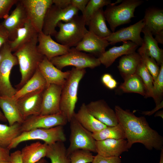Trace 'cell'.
<instances>
[{
  "label": "cell",
  "instance_id": "6da1fadb",
  "mask_svg": "<svg viewBox=\"0 0 163 163\" xmlns=\"http://www.w3.org/2000/svg\"><path fill=\"white\" fill-rule=\"evenodd\" d=\"M114 111L118 122L124 131L128 146L130 149L136 143L142 144L148 149H163V138L152 129L144 117H137L129 110H124L118 105Z\"/></svg>",
  "mask_w": 163,
  "mask_h": 163
},
{
  "label": "cell",
  "instance_id": "7a4b0ae2",
  "mask_svg": "<svg viewBox=\"0 0 163 163\" xmlns=\"http://www.w3.org/2000/svg\"><path fill=\"white\" fill-rule=\"evenodd\" d=\"M37 43L38 37L20 47L13 53L17 58L21 75V81L16 86L17 90L33 75L39 63L45 57L38 50Z\"/></svg>",
  "mask_w": 163,
  "mask_h": 163
},
{
  "label": "cell",
  "instance_id": "3957f363",
  "mask_svg": "<svg viewBox=\"0 0 163 163\" xmlns=\"http://www.w3.org/2000/svg\"><path fill=\"white\" fill-rule=\"evenodd\" d=\"M86 71L85 69L73 67L65 82L62 86L60 109V112L70 122L75 113V105L78 101V91L80 81Z\"/></svg>",
  "mask_w": 163,
  "mask_h": 163
},
{
  "label": "cell",
  "instance_id": "277c9868",
  "mask_svg": "<svg viewBox=\"0 0 163 163\" xmlns=\"http://www.w3.org/2000/svg\"><path fill=\"white\" fill-rule=\"evenodd\" d=\"M141 0H123L116 5V2L107 6L104 11L106 21L108 23L112 32L121 25L129 23L132 18L134 17L136 8L142 5Z\"/></svg>",
  "mask_w": 163,
  "mask_h": 163
},
{
  "label": "cell",
  "instance_id": "5b68a950",
  "mask_svg": "<svg viewBox=\"0 0 163 163\" xmlns=\"http://www.w3.org/2000/svg\"><path fill=\"white\" fill-rule=\"evenodd\" d=\"M82 15H76L66 22L57 24L59 31L54 36L59 43L69 48L76 46L88 31Z\"/></svg>",
  "mask_w": 163,
  "mask_h": 163
},
{
  "label": "cell",
  "instance_id": "8992f818",
  "mask_svg": "<svg viewBox=\"0 0 163 163\" xmlns=\"http://www.w3.org/2000/svg\"><path fill=\"white\" fill-rule=\"evenodd\" d=\"M12 52L8 42L0 49V96L11 97L17 91L12 86L10 80L12 68L18 64L17 57Z\"/></svg>",
  "mask_w": 163,
  "mask_h": 163
},
{
  "label": "cell",
  "instance_id": "52a82bcc",
  "mask_svg": "<svg viewBox=\"0 0 163 163\" xmlns=\"http://www.w3.org/2000/svg\"><path fill=\"white\" fill-rule=\"evenodd\" d=\"M31 140H40L48 145L57 142L66 140L63 126H59L49 129L37 128L23 132L15 138L8 149L16 148L22 142Z\"/></svg>",
  "mask_w": 163,
  "mask_h": 163
},
{
  "label": "cell",
  "instance_id": "ba28073f",
  "mask_svg": "<svg viewBox=\"0 0 163 163\" xmlns=\"http://www.w3.org/2000/svg\"><path fill=\"white\" fill-rule=\"evenodd\" d=\"M50 61L61 70L68 66H72L79 69H93L101 64L98 58L79 51L74 47L70 48L66 54L54 57Z\"/></svg>",
  "mask_w": 163,
  "mask_h": 163
},
{
  "label": "cell",
  "instance_id": "9c48e42d",
  "mask_svg": "<svg viewBox=\"0 0 163 163\" xmlns=\"http://www.w3.org/2000/svg\"><path fill=\"white\" fill-rule=\"evenodd\" d=\"M70 122V143L67 149L68 155L79 149L96 152V140L92 136V133L83 127L74 116Z\"/></svg>",
  "mask_w": 163,
  "mask_h": 163
},
{
  "label": "cell",
  "instance_id": "30bf717a",
  "mask_svg": "<svg viewBox=\"0 0 163 163\" xmlns=\"http://www.w3.org/2000/svg\"><path fill=\"white\" fill-rule=\"evenodd\" d=\"M78 10L71 5L64 9L52 5L48 9L44 21L42 32L47 35L55 36L56 28L60 21L66 22L78 15Z\"/></svg>",
  "mask_w": 163,
  "mask_h": 163
},
{
  "label": "cell",
  "instance_id": "8fae6325",
  "mask_svg": "<svg viewBox=\"0 0 163 163\" xmlns=\"http://www.w3.org/2000/svg\"><path fill=\"white\" fill-rule=\"evenodd\" d=\"M28 20L38 33L42 31L44 19L53 0H21Z\"/></svg>",
  "mask_w": 163,
  "mask_h": 163
},
{
  "label": "cell",
  "instance_id": "7c38bea8",
  "mask_svg": "<svg viewBox=\"0 0 163 163\" xmlns=\"http://www.w3.org/2000/svg\"><path fill=\"white\" fill-rule=\"evenodd\" d=\"M68 122L66 117L61 112L57 114L30 116L21 124L22 132L37 128L49 129L58 126H64Z\"/></svg>",
  "mask_w": 163,
  "mask_h": 163
},
{
  "label": "cell",
  "instance_id": "4fadbf2b",
  "mask_svg": "<svg viewBox=\"0 0 163 163\" xmlns=\"http://www.w3.org/2000/svg\"><path fill=\"white\" fill-rule=\"evenodd\" d=\"M144 26L142 19L129 26L112 32L108 37L104 38L112 45L121 42L130 41L138 46H141L143 40L140 34Z\"/></svg>",
  "mask_w": 163,
  "mask_h": 163
},
{
  "label": "cell",
  "instance_id": "5bb4252c",
  "mask_svg": "<svg viewBox=\"0 0 163 163\" xmlns=\"http://www.w3.org/2000/svg\"><path fill=\"white\" fill-rule=\"evenodd\" d=\"M62 86L52 84L43 92L40 114L49 115L60 112V103Z\"/></svg>",
  "mask_w": 163,
  "mask_h": 163
},
{
  "label": "cell",
  "instance_id": "9a60e30c",
  "mask_svg": "<svg viewBox=\"0 0 163 163\" xmlns=\"http://www.w3.org/2000/svg\"><path fill=\"white\" fill-rule=\"evenodd\" d=\"M89 113L97 120L107 126L118 124L114 110L103 100L92 101L86 104Z\"/></svg>",
  "mask_w": 163,
  "mask_h": 163
},
{
  "label": "cell",
  "instance_id": "2e32d148",
  "mask_svg": "<svg viewBox=\"0 0 163 163\" xmlns=\"http://www.w3.org/2000/svg\"><path fill=\"white\" fill-rule=\"evenodd\" d=\"M43 91L29 93L16 100L19 110L24 120L30 116L40 114Z\"/></svg>",
  "mask_w": 163,
  "mask_h": 163
},
{
  "label": "cell",
  "instance_id": "e0dca14e",
  "mask_svg": "<svg viewBox=\"0 0 163 163\" xmlns=\"http://www.w3.org/2000/svg\"><path fill=\"white\" fill-rule=\"evenodd\" d=\"M38 50L42 55L50 60L52 58L67 53L70 48L54 41L50 35L42 31L38 33Z\"/></svg>",
  "mask_w": 163,
  "mask_h": 163
},
{
  "label": "cell",
  "instance_id": "ac0fdd59",
  "mask_svg": "<svg viewBox=\"0 0 163 163\" xmlns=\"http://www.w3.org/2000/svg\"><path fill=\"white\" fill-rule=\"evenodd\" d=\"M16 4V7L11 14L1 23L9 34V40H12L16 38L18 30L23 27L28 20L20 0H18Z\"/></svg>",
  "mask_w": 163,
  "mask_h": 163
},
{
  "label": "cell",
  "instance_id": "d6986e66",
  "mask_svg": "<svg viewBox=\"0 0 163 163\" xmlns=\"http://www.w3.org/2000/svg\"><path fill=\"white\" fill-rule=\"evenodd\" d=\"M110 45L104 38L99 37L88 30L75 48L79 51L89 53L99 57L106 51V48Z\"/></svg>",
  "mask_w": 163,
  "mask_h": 163
},
{
  "label": "cell",
  "instance_id": "ffe728a7",
  "mask_svg": "<svg viewBox=\"0 0 163 163\" xmlns=\"http://www.w3.org/2000/svg\"><path fill=\"white\" fill-rule=\"evenodd\" d=\"M38 68L46 82V87L52 84L62 86L70 73V70L62 72L57 68L45 57Z\"/></svg>",
  "mask_w": 163,
  "mask_h": 163
},
{
  "label": "cell",
  "instance_id": "44dd1931",
  "mask_svg": "<svg viewBox=\"0 0 163 163\" xmlns=\"http://www.w3.org/2000/svg\"><path fill=\"white\" fill-rule=\"evenodd\" d=\"M96 151L97 154L106 157H119L129 149L126 139H107L96 141Z\"/></svg>",
  "mask_w": 163,
  "mask_h": 163
},
{
  "label": "cell",
  "instance_id": "7402d4cb",
  "mask_svg": "<svg viewBox=\"0 0 163 163\" xmlns=\"http://www.w3.org/2000/svg\"><path fill=\"white\" fill-rule=\"evenodd\" d=\"M138 46L135 43L127 41L123 42L122 45L114 46L106 51L98 58L101 64L106 68L110 66L118 57L136 52Z\"/></svg>",
  "mask_w": 163,
  "mask_h": 163
},
{
  "label": "cell",
  "instance_id": "603a6c76",
  "mask_svg": "<svg viewBox=\"0 0 163 163\" xmlns=\"http://www.w3.org/2000/svg\"><path fill=\"white\" fill-rule=\"evenodd\" d=\"M142 32L144 34L143 43L139 48L150 57L155 60L160 66L163 63V50L160 48L158 43L151 32L144 27Z\"/></svg>",
  "mask_w": 163,
  "mask_h": 163
},
{
  "label": "cell",
  "instance_id": "cb8c5ba5",
  "mask_svg": "<svg viewBox=\"0 0 163 163\" xmlns=\"http://www.w3.org/2000/svg\"><path fill=\"white\" fill-rule=\"evenodd\" d=\"M74 116L83 127L92 133L99 131L107 126L89 113L85 103L82 104Z\"/></svg>",
  "mask_w": 163,
  "mask_h": 163
},
{
  "label": "cell",
  "instance_id": "d4e9b609",
  "mask_svg": "<svg viewBox=\"0 0 163 163\" xmlns=\"http://www.w3.org/2000/svg\"><path fill=\"white\" fill-rule=\"evenodd\" d=\"M46 88V82L37 68L33 75L20 89L17 90L12 98L16 101L29 93L43 91Z\"/></svg>",
  "mask_w": 163,
  "mask_h": 163
},
{
  "label": "cell",
  "instance_id": "484cf974",
  "mask_svg": "<svg viewBox=\"0 0 163 163\" xmlns=\"http://www.w3.org/2000/svg\"><path fill=\"white\" fill-rule=\"evenodd\" d=\"M0 107L9 125H12L16 123L21 124L24 122L16 101L12 97L0 96Z\"/></svg>",
  "mask_w": 163,
  "mask_h": 163
},
{
  "label": "cell",
  "instance_id": "4316f807",
  "mask_svg": "<svg viewBox=\"0 0 163 163\" xmlns=\"http://www.w3.org/2000/svg\"><path fill=\"white\" fill-rule=\"evenodd\" d=\"M38 33L28 20L24 26L19 29L16 38L8 43L12 52H15L20 47L38 37Z\"/></svg>",
  "mask_w": 163,
  "mask_h": 163
},
{
  "label": "cell",
  "instance_id": "83f0119b",
  "mask_svg": "<svg viewBox=\"0 0 163 163\" xmlns=\"http://www.w3.org/2000/svg\"><path fill=\"white\" fill-rule=\"evenodd\" d=\"M142 60L140 55L136 52L121 57L119 60L117 67L120 75L124 79L136 73Z\"/></svg>",
  "mask_w": 163,
  "mask_h": 163
},
{
  "label": "cell",
  "instance_id": "f1b7e54d",
  "mask_svg": "<svg viewBox=\"0 0 163 163\" xmlns=\"http://www.w3.org/2000/svg\"><path fill=\"white\" fill-rule=\"evenodd\" d=\"M47 145L38 141L25 146L21 151L23 163H36L46 157Z\"/></svg>",
  "mask_w": 163,
  "mask_h": 163
},
{
  "label": "cell",
  "instance_id": "f546056e",
  "mask_svg": "<svg viewBox=\"0 0 163 163\" xmlns=\"http://www.w3.org/2000/svg\"><path fill=\"white\" fill-rule=\"evenodd\" d=\"M144 27L152 35L163 30V10L155 8L146 9L143 18Z\"/></svg>",
  "mask_w": 163,
  "mask_h": 163
},
{
  "label": "cell",
  "instance_id": "4dcf8cb0",
  "mask_svg": "<svg viewBox=\"0 0 163 163\" xmlns=\"http://www.w3.org/2000/svg\"><path fill=\"white\" fill-rule=\"evenodd\" d=\"M104 11L101 8L96 12L89 21L88 26L89 31L103 38L108 37L112 33L106 22Z\"/></svg>",
  "mask_w": 163,
  "mask_h": 163
},
{
  "label": "cell",
  "instance_id": "1f68e13d",
  "mask_svg": "<svg viewBox=\"0 0 163 163\" xmlns=\"http://www.w3.org/2000/svg\"><path fill=\"white\" fill-rule=\"evenodd\" d=\"M46 157L50 160L51 163H70L67 149L63 142L47 145Z\"/></svg>",
  "mask_w": 163,
  "mask_h": 163
},
{
  "label": "cell",
  "instance_id": "d6a6232c",
  "mask_svg": "<svg viewBox=\"0 0 163 163\" xmlns=\"http://www.w3.org/2000/svg\"><path fill=\"white\" fill-rule=\"evenodd\" d=\"M21 124L16 123L12 125L0 123V146L8 148L13 140L22 132Z\"/></svg>",
  "mask_w": 163,
  "mask_h": 163
},
{
  "label": "cell",
  "instance_id": "836d02e7",
  "mask_svg": "<svg viewBox=\"0 0 163 163\" xmlns=\"http://www.w3.org/2000/svg\"><path fill=\"white\" fill-rule=\"evenodd\" d=\"M124 82L119 87L124 93L139 94L145 97V88L140 77L136 73L130 75L124 79Z\"/></svg>",
  "mask_w": 163,
  "mask_h": 163
},
{
  "label": "cell",
  "instance_id": "e575fe53",
  "mask_svg": "<svg viewBox=\"0 0 163 163\" xmlns=\"http://www.w3.org/2000/svg\"><path fill=\"white\" fill-rule=\"evenodd\" d=\"M92 134L96 141L107 139H126L123 130L119 123L113 126H107L101 130Z\"/></svg>",
  "mask_w": 163,
  "mask_h": 163
},
{
  "label": "cell",
  "instance_id": "d590c367",
  "mask_svg": "<svg viewBox=\"0 0 163 163\" xmlns=\"http://www.w3.org/2000/svg\"><path fill=\"white\" fill-rule=\"evenodd\" d=\"M136 73L141 78L145 88L146 92L145 98H153V79L142 59L138 68Z\"/></svg>",
  "mask_w": 163,
  "mask_h": 163
},
{
  "label": "cell",
  "instance_id": "8d00e7d4",
  "mask_svg": "<svg viewBox=\"0 0 163 163\" xmlns=\"http://www.w3.org/2000/svg\"><path fill=\"white\" fill-rule=\"evenodd\" d=\"M111 3L110 0H89L82 15L86 25H88L90 20L96 12Z\"/></svg>",
  "mask_w": 163,
  "mask_h": 163
},
{
  "label": "cell",
  "instance_id": "74e56055",
  "mask_svg": "<svg viewBox=\"0 0 163 163\" xmlns=\"http://www.w3.org/2000/svg\"><path fill=\"white\" fill-rule=\"evenodd\" d=\"M138 53L141 56L147 69L152 75L154 81L157 78L160 71V66L153 59L149 56L139 48Z\"/></svg>",
  "mask_w": 163,
  "mask_h": 163
},
{
  "label": "cell",
  "instance_id": "f35d334b",
  "mask_svg": "<svg viewBox=\"0 0 163 163\" xmlns=\"http://www.w3.org/2000/svg\"><path fill=\"white\" fill-rule=\"evenodd\" d=\"M153 98L156 104V105H157L163 101V63L160 66L159 74L157 78L153 82Z\"/></svg>",
  "mask_w": 163,
  "mask_h": 163
},
{
  "label": "cell",
  "instance_id": "ab89813d",
  "mask_svg": "<svg viewBox=\"0 0 163 163\" xmlns=\"http://www.w3.org/2000/svg\"><path fill=\"white\" fill-rule=\"evenodd\" d=\"M70 163H91L94 156L88 151L79 149L70 154L69 156Z\"/></svg>",
  "mask_w": 163,
  "mask_h": 163
},
{
  "label": "cell",
  "instance_id": "60d3db41",
  "mask_svg": "<svg viewBox=\"0 0 163 163\" xmlns=\"http://www.w3.org/2000/svg\"><path fill=\"white\" fill-rule=\"evenodd\" d=\"M18 0H0V18H6L13 5L16 4Z\"/></svg>",
  "mask_w": 163,
  "mask_h": 163
},
{
  "label": "cell",
  "instance_id": "b9f144b4",
  "mask_svg": "<svg viewBox=\"0 0 163 163\" xmlns=\"http://www.w3.org/2000/svg\"><path fill=\"white\" fill-rule=\"evenodd\" d=\"M121 161L119 157H106L97 154L94 156L91 163H121Z\"/></svg>",
  "mask_w": 163,
  "mask_h": 163
},
{
  "label": "cell",
  "instance_id": "7bdbcfd3",
  "mask_svg": "<svg viewBox=\"0 0 163 163\" xmlns=\"http://www.w3.org/2000/svg\"><path fill=\"white\" fill-rule=\"evenodd\" d=\"M9 38L8 31L0 23V49L3 44L9 40Z\"/></svg>",
  "mask_w": 163,
  "mask_h": 163
},
{
  "label": "cell",
  "instance_id": "ee69618b",
  "mask_svg": "<svg viewBox=\"0 0 163 163\" xmlns=\"http://www.w3.org/2000/svg\"><path fill=\"white\" fill-rule=\"evenodd\" d=\"M89 1V0H71V5L81 11L82 14Z\"/></svg>",
  "mask_w": 163,
  "mask_h": 163
},
{
  "label": "cell",
  "instance_id": "f6af8a7d",
  "mask_svg": "<svg viewBox=\"0 0 163 163\" xmlns=\"http://www.w3.org/2000/svg\"><path fill=\"white\" fill-rule=\"evenodd\" d=\"M10 150L0 146V162H10Z\"/></svg>",
  "mask_w": 163,
  "mask_h": 163
},
{
  "label": "cell",
  "instance_id": "bcb514c9",
  "mask_svg": "<svg viewBox=\"0 0 163 163\" xmlns=\"http://www.w3.org/2000/svg\"><path fill=\"white\" fill-rule=\"evenodd\" d=\"M11 163H23L21 151L18 150L10 154Z\"/></svg>",
  "mask_w": 163,
  "mask_h": 163
},
{
  "label": "cell",
  "instance_id": "7dc6e473",
  "mask_svg": "<svg viewBox=\"0 0 163 163\" xmlns=\"http://www.w3.org/2000/svg\"><path fill=\"white\" fill-rule=\"evenodd\" d=\"M53 4L57 7L64 9L71 5V0H53Z\"/></svg>",
  "mask_w": 163,
  "mask_h": 163
},
{
  "label": "cell",
  "instance_id": "c3c4849f",
  "mask_svg": "<svg viewBox=\"0 0 163 163\" xmlns=\"http://www.w3.org/2000/svg\"><path fill=\"white\" fill-rule=\"evenodd\" d=\"M163 101H162L158 104L156 105L155 107L151 111H142V114L145 115L150 116L154 114L156 112L163 108Z\"/></svg>",
  "mask_w": 163,
  "mask_h": 163
},
{
  "label": "cell",
  "instance_id": "681fc988",
  "mask_svg": "<svg viewBox=\"0 0 163 163\" xmlns=\"http://www.w3.org/2000/svg\"><path fill=\"white\" fill-rule=\"evenodd\" d=\"M112 78V76L110 74L105 73L101 77V82L105 86Z\"/></svg>",
  "mask_w": 163,
  "mask_h": 163
},
{
  "label": "cell",
  "instance_id": "f907efd6",
  "mask_svg": "<svg viewBox=\"0 0 163 163\" xmlns=\"http://www.w3.org/2000/svg\"><path fill=\"white\" fill-rule=\"evenodd\" d=\"M117 82L113 78L109 81L105 86L109 89H113L117 87Z\"/></svg>",
  "mask_w": 163,
  "mask_h": 163
},
{
  "label": "cell",
  "instance_id": "816d5d0a",
  "mask_svg": "<svg viewBox=\"0 0 163 163\" xmlns=\"http://www.w3.org/2000/svg\"><path fill=\"white\" fill-rule=\"evenodd\" d=\"M154 39L158 43L163 44V30H162L155 35Z\"/></svg>",
  "mask_w": 163,
  "mask_h": 163
},
{
  "label": "cell",
  "instance_id": "f5cc1de1",
  "mask_svg": "<svg viewBox=\"0 0 163 163\" xmlns=\"http://www.w3.org/2000/svg\"><path fill=\"white\" fill-rule=\"evenodd\" d=\"M0 121L5 122L7 121L3 113H2L0 110Z\"/></svg>",
  "mask_w": 163,
  "mask_h": 163
},
{
  "label": "cell",
  "instance_id": "db71d44e",
  "mask_svg": "<svg viewBox=\"0 0 163 163\" xmlns=\"http://www.w3.org/2000/svg\"><path fill=\"white\" fill-rule=\"evenodd\" d=\"M155 117H159L163 119V111L160 110L157 112L154 116Z\"/></svg>",
  "mask_w": 163,
  "mask_h": 163
},
{
  "label": "cell",
  "instance_id": "11a10c76",
  "mask_svg": "<svg viewBox=\"0 0 163 163\" xmlns=\"http://www.w3.org/2000/svg\"><path fill=\"white\" fill-rule=\"evenodd\" d=\"M161 151L159 163H163V149H162Z\"/></svg>",
  "mask_w": 163,
  "mask_h": 163
},
{
  "label": "cell",
  "instance_id": "9f6ffc18",
  "mask_svg": "<svg viewBox=\"0 0 163 163\" xmlns=\"http://www.w3.org/2000/svg\"><path fill=\"white\" fill-rule=\"evenodd\" d=\"M36 163H48L44 158H42Z\"/></svg>",
  "mask_w": 163,
  "mask_h": 163
},
{
  "label": "cell",
  "instance_id": "6f0895ef",
  "mask_svg": "<svg viewBox=\"0 0 163 163\" xmlns=\"http://www.w3.org/2000/svg\"><path fill=\"white\" fill-rule=\"evenodd\" d=\"M0 163H11L10 162H0Z\"/></svg>",
  "mask_w": 163,
  "mask_h": 163
}]
</instances>
